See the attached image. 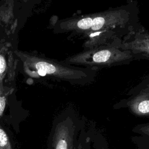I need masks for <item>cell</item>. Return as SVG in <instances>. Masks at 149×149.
Returning a JSON list of instances; mask_svg holds the SVG:
<instances>
[{
	"instance_id": "6da1fadb",
	"label": "cell",
	"mask_w": 149,
	"mask_h": 149,
	"mask_svg": "<svg viewBox=\"0 0 149 149\" xmlns=\"http://www.w3.org/2000/svg\"><path fill=\"white\" fill-rule=\"evenodd\" d=\"M25 62L29 67L33 68L37 70V73L41 76H44L46 74H52L56 77H59L65 80H74L78 79L79 74L84 76L88 75V72H92L88 69H76L66 66L52 62L44 58L33 57L30 56H24Z\"/></svg>"
},
{
	"instance_id": "7a4b0ae2",
	"label": "cell",
	"mask_w": 149,
	"mask_h": 149,
	"mask_svg": "<svg viewBox=\"0 0 149 149\" xmlns=\"http://www.w3.org/2000/svg\"><path fill=\"white\" fill-rule=\"evenodd\" d=\"M125 101V107L134 115L141 117H149V75L145 77Z\"/></svg>"
},
{
	"instance_id": "3957f363",
	"label": "cell",
	"mask_w": 149,
	"mask_h": 149,
	"mask_svg": "<svg viewBox=\"0 0 149 149\" xmlns=\"http://www.w3.org/2000/svg\"><path fill=\"white\" fill-rule=\"evenodd\" d=\"M120 46L130 51L134 59L149 61V31L146 29L125 38Z\"/></svg>"
},
{
	"instance_id": "277c9868",
	"label": "cell",
	"mask_w": 149,
	"mask_h": 149,
	"mask_svg": "<svg viewBox=\"0 0 149 149\" xmlns=\"http://www.w3.org/2000/svg\"><path fill=\"white\" fill-rule=\"evenodd\" d=\"M74 133V125L69 119L58 123L53 134V149H73Z\"/></svg>"
},
{
	"instance_id": "5b68a950",
	"label": "cell",
	"mask_w": 149,
	"mask_h": 149,
	"mask_svg": "<svg viewBox=\"0 0 149 149\" xmlns=\"http://www.w3.org/2000/svg\"><path fill=\"white\" fill-rule=\"evenodd\" d=\"M133 132L139 134L141 139L144 141V144H147V148L149 147V123L137 125L134 128Z\"/></svg>"
},
{
	"instance_id": "8992f818",
	"label": "cell",
	"mask_w": 149,
	"mask_h": 149,
	"mask_svg": "<svg viewBox=\"0 0 149 149\" xmlns=\"http://www.w3.org/2000/svg\"><path fill=\"white\" fill-rule=\"evenodd\" d=\"M0 149H12L9 139L3 129H0Z\"/></svg>"
},
{
	"instance_id": "52a82bcc",
	"label": "cell",
	"mask_w": 149,
	"mask_h": 149,
	"mask_svg": "<svg viewBox=\"0 0 149 149\" xmlns=\"http://www.w3.org/2000/svg\"><path fill=\"white\" fill-rule=\"evenodd\" d=\"M93 19L91 17L82 18L77 22L76 27L80 30H84L91 29L93 24Z\"/></svg>"
},
{
	"instance_id": "ba28073f",
	"label": "cell",
	"mask_w": 149,
	"mask_h": 149,
	"mask_svg": "<svg viewBox=\"0 0 149 149\" xmlns=\"http://www.w3.org/2000/svg\"><path fill=\"white\" fill-rule=\"evenodd\" d=\"M105 19L103 16H96L93 19V24L91 27L92 31L100 30L104 25Z\"/></svg>"
},
{
	"instance_id": "9c48e42d",
	"label": "cell",
	"mask_w": 149,
	"mask_h": 149,
	"mask_svg": "<svg viewBox=\"0 0 149 149\" xmlns=\"http://www.w3.org/2000/svg\"><path fill=\"white\" fill-rule=\"evenodd\" d=\"M6 94L1 91L0 96V116L2 117L3 113V111L5 108L6 101Z\"/></svg>"
},
{
	"instance_id": "30bf717a",
	"label": "cell",
	"mask_w": 149,
	"mask_h": 149,
	"mask_svg": "<svg viewBox=\"0 0 149 149\" xmlns=\"http://www.w3.org/2000/svg\"><path fill=\"white\" fill-rule=\"evenodd\" d=\"M5 68H6L5 60L3 55H1V56H0V73H1V76H2V73H3V72L5 71Z\"/></svg>"
},
{
	"instance_id": "8fae6325",
	"label": "cell",
	"mask_w": 149,
	"mask_h": 149,
	"mask_svg": "<svg viewBox=\"0 0 149 149\" xmlns=\"http://www.w3.org/2000/svg\"><path fill=\"white\" fill-rule=\"evenodd\" d=\"M77 149H86V148H85L84 146H83L81 144H80L78 145V147H77Z\"/></svg>"
}]
</instances>
